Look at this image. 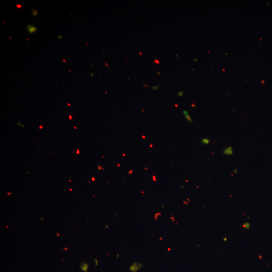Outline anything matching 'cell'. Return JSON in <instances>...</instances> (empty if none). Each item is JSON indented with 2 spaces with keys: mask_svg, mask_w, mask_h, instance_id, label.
I'll use <instances>...</instances> for the list:
<instances>
[{
  "mask_svg": "<svg viewBox=\"0 0 272 272\" xmlns=\"http://www.w3.org/2000/svg\"><path fill=\"white\" fill-rule=\"evenodd\" d=\"M69 117H70V119H72V116H71V115H70V116H69Z\"/></svg>",
  "mask_w": 272,
  "mask_h": 272,
  "instance_id": "obj_15",
  "label": "cell"
},
{
  "mask_svg": "<svg viewBox=\"0 0 272 272\" xmlns=\"http://www.w3.org/2000/svg\"><path fill=\"white\" fill-rule=\"evenodd\" d=\"M153 180H154V181H156V179L155 178V176H153Z\"/></svg>",
  "mask_w": 272,
  "mask_h": 272,
  "instance_id": "obj_13",
  "label": "cell"
},
{
  "mask_svg": "<svg viewBox=\"0 0 272 272\" xmlns=\"http://www.w3.org/2000/svg\"><path fill=\"white\" fill-rule=\"evenodd\" d=\"M68 105H69V106H70V105H70V104L69 103H68Z\"/></svg>",
  "mask_w": 272,
  "mask_h": 272,
  "instance_id": "obj_23",
  "label": "cell"
},
{
  "mask_svg": "<svg viewBox=\"0 0 272 272\" xmlns=\"http://www.w3.org/2000/svg\"><path fill=\"white\" fill-rule=\"evenodd\" d=\"M158 86H159V85H158L157 86H154V87H153V90H157V89H158Z\"/></svg>",
  "mask_w": 272,
  "mask_h": 272,
  "instance_id": "obj_8",
  "label": "cell"
},
{
  "mask_svg": "<svg viewBox=\"0 0 272 272\" xmlns=\"http://www.w3.org/2000/svg\"><path fill=\"white\" fill-rule=\"evenodd\" d=\"M79 153V150H78L77 151V154Z\"/></svg>",
  "mask_w": 272,
  "mask_h": 272,
  "instance_id": "obj_16",
  "label": "cell"
},
{
  "mask_svg": "<svg viewBox=\"0 0 272 272\" xmlns=\"http://www.w3.org/2000/svg\"><path fill=\"white\" fill-rule=\"evenodd\" d=\"M223 153L226 156L231 155L233 153V150L232 147L229 146L223 151Z\"/></svg>",
  "mask_w": 272,
  "mask_h": 272,
  "instance_id": "obj_2",
  "label": "cell"
},
{
  "mask_svg": "<svg viewBox=\"0 0 272 272\" xmlns=\"http://www.w3.org/2000/svg\"><path fill=\"white\" fill-rule=\"evenodd\" d=\"M21 7H22V6H21V5H17V7L18 8H21Z\"/></svg>",
  "mask_w": 272,
  "mask_h": 272,
  "instance_id": "obj_12",
  "label": "cell"
},
{
  "mask_svg": "<svg viewBox=\"0 0 272 272\" xmlns=\"http://www.w3.org/2000/svg\"><path fill=\"white\" fill-rule=\"evenodd\" d=\"M150 147H152V145H150Z\"/></svg>",
  "mask_w": 272,
  "mask_h": 272,
  "instance_id": "obj_21",
  "label": "cell"
},
{
  "mask_svg": "<svg viewBox=\"0 0 272 272\" xmlns=\"http://www.w3.org/2000/svg\"><path fill=\"white\" fill-rule=\"evenodd\" d=\"M91 75L92 76H93V73H92Z\"/></svg>",
  "mask_w": 272,
  "mask_h": 272,
  "instance_id": "obj_17",
  "label": "cell"
},
{
  "mask_svg": "<svg viewBox=\"0 0 272 272\" xmlns=\"http://www.w3.org/2000/svg\"><path fill=\"white\" fill-rule=\"evenodd\" d=\"M142 267V264L141 263L135 262L132 264L130 267L131 272H137Z\"/></svg>",
  "mask_w": 272,
  "mask_h": 272,
  "instance_id": "obj_1",
  "label": "cell"
},
{
  "mask_svg": "<svg viewBox=\"0 0 272 272\" xmlns=\"http://www.w3.org/2000/svg\"><path fill=\"white\" fill-rule=\"evenodd\" d=\"M92 179L93 181L95 180L94 178H92Z\"/></svg>",
  "mask_w": 272,
  "mask_h": 272,
  "instance_id": "obj_20",
  "label": "cell"
},
{
  "mask_svg": "<svg viewBox=\"0 0 272 272\" xmlns=\"http://www.w3.org/2000/svg\"><path fill=\"white\" fill-rule=\"evenodd\" d=\"M142 137H143V138H145V136H143Z\"/></svg>",
  "mask_w": 272,
  "mask_h": 272,
  "instance_id": "obj_19",
  "label": "cell"
},
{
  "mask_svg": "<svg viewBox=\"0 0 272 272\" xmlns=\"http://www.w3.org/2000/svg\"><path fill=\"white\" fill-rule=\"evenodd\" d=\"M42 127V126H40V127H39V128H41Z\"/></svg>",
  "mask_w": 272,
  "mask_h": 272,
  "instance_id": "obj_18",
  "label": "cell"
},
{
  "mask_svg": "<svg viewBox=\"0 0 272 272\" xmlns=\"http://www.w3.org/2000/svg\"><path fill=\"white\" fill-rule=\"evenodd\" d=\"M63 61H65L66 60H63Z\"/></svg>",
  "mask_w": 272,
  "mask_h": 272,
  "instance_id": "obj_22",
  "label": "cell"
},
{
  "mask_svg": "<svg viewBox=\"0 0 272 272\" xmlns=\"http://www.w3.org/2000/svg\"><path fill=\"white\" fill-rule=\"evenodd\" d=\"M201 143L204 145H209L210 143V140L208 138H203L201 140Z\"/></svg>",
  "mask_w": 272,
  "mask_h": 272,
  "instance_id": "obj_5",
  "label": "cell"
},
{
  "mask_svg": "<svg viewBox=\"0 0 272 272\" xmlns=\"http://www.w3.org/2000/svg\"><path fill=\"white\" fill-rule=\"evenodd\" d=\"M237 171H238V170H237V169H236L233 170V172H234V173H237Z\"/></svg>",
  "mask_w": 272,
  "mask_h": 272,
  "instance_id": "obj_10",
  "label": "cell"
},
{
  "mask_svg": "<svg viewBox=\"0 0 272 272\" xmlns=\"http://www.w3.org/2000/svg\"><path fill=\"white\" fill-rule=\"evenodd\" d=\"M183 113L184 115L185 118L187 119L188 122H191L193 121L191 117H190L189 115L188 114V112L187 111L184 110L183 111Z\"/></svg>",
  "mask_w": 272,
  "mask_h": 272,
  "instance_id": "obj_4",
  "label": "cell"
},
{
  "mask_svg": "<svg viewBox=\"0 0 272 272\" xmlns=\"http://www.w3.org/2000/svg\"><path fill=\"white\" fill-rule=\"evenodd\" d=\"M32 15L34 16H36L38 14V12L35 10H33L32 11Z\"/></svg>",
  "mask_w": 272,
  "mask_h": 272,
  "instance_id": "obj_6",
  "label": "cell"
},
{
  "mask_svg": "<svg viewBox=\"0 0 272 272\" xmlns=\"http://www.w3.org/2000/svg\"><path fill=\"white\" fill-rule=\"evenodd\" d=\"M26 28L28 32L30 33H33L37 30V28L35 26L31 25H27Z\"/></svg>",
  "mask_w": 272,
  "mask_h": 272,
  "instance_id": "obj_3",
  "label": "cell"
},
{
  "mask_svg": "<svg viewBox=\"0 0 272 272\" xmlns=\"http://www.w3.org/2000/svg\"><path fill=\"white\" fill-rule=\"evenodd\" d=\"M132 170H130V171L128 172V173L130 174L132 173Z\"/></svg>",
  "mask_w": 272,
  "mask_h": 272,
  "instance_id": "obj_14",
  "label": "cell"
},
{
  "mask_svg": "<svg viewBox=\"0 0 272 272\" xmlns=\"http://www.w3.org/2000/svg\"><path fill=\"white\" fill-rule=\"evenodd\" d=\"M183 95V91H180L177 93V96L181 97Z\"/></svg>",
  "mask_w": 272,
  "mask_h": 272,
  "instance_id": "obj_7",
  "label": "cell"
},
{
  "mask_svg": "<svg viewBox=\"0 0 272 272\" xmlns=\"http://www.w3.org/2000/svg\"><path fill=\"white\" fill-rule=\"evenodd\" d=\"M58 38L59 39H61L62 38V36L61 35H59L58 36Z\"/></svg>",
  "mask_w": 272,
  "mask_h": 272,
  "instance_id": "obj_11",
  "label": "cell"
},
{
  "mask_svg": "<svg viewBox=\"0 0 272 272\" xmlns=\"http://www.w3.org/2000/svg\"><path fill=\"white\" fill-rule=\"evenodd\" d=\"M154 62L156 63H157V64L160 63V61L159 60H158L157 59L155 60Z\"/></svg>",
  "mask_w": 272,
  "mask_h": 272,
  "instance_id": "obj_9",
  "label": "cell"
}]
</instances>
